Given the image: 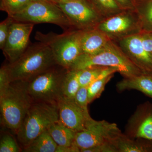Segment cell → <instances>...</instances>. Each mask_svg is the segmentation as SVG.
<instances>
[{"instance_id":"6da1fadb","label":"cell","mask_w":152,"mask_h":152,"mask_svg":"<svg viewBox=\"0 0 152 152\" xmlns=\"http://www.w3.org/2000/svg\"><path fill=\"white\" fill-rule=\"evenodd\" d=\"M5 64L11 82H29L58 64L50 48L45 44L38 42L30 44L16 61Z\"/></svg>"},{"instance_id":"7a4b0ae2","label":"cell","mask_w":152,"mask_h":152,"mask_svg":"<svg viewBox=\"0 0 152 152\" xmlns=\"http://www.w3.org/2000/svg\"><path fill=\"white\" fill-rule=\"evenodd\" d=\"M94 67L115 69L125 78L144 74L126 56L118 45L111 40L102 50L94 55L82 54L69 70H82Z\"/></svg>"},{"instance_id":"3957f363","label":"cell","mask_w":152,"mask_h":152,"mask_svg":"<svg viewBox=\"0 0 152 152\" xmlns=\"http://www.w3.org/2000/svg\"><path fill=\"white\" fill-rule=\"evenodd\" d=\"M28 82H12L0 97L1 122L16 134L34 102L28 91Z\"/></svg>"},{"instance_id":"277c9868","label":"cell","mask_w":152,"mask_h":152,"mask_svg":"<svg viewBox=\"0 0 152 152\" xmlns=\"http://www.w3.org/2000/svg\"><path fill=\"white\" fill-rule=\"evenodd\" d=\"M59 121L58 104L34 102L16 134L20 145L27 146L40 134Z\"/></svg>"},{"instance_id":"5b68a950","label":"cell","mask_w":152,"mask_h":152,"mask_svg":"<svg viewBox=\"0 0 152 152\" xmlns=\"http://www.w3.org/2000/svg\"><path fill=\"white\" fill-rule=\"evenodd\" d=\"M80 33L77 30L66 31L61 34L38 31L35 38L50 48L58 64L69 69L82 54Z\"/></svg>"},{"instance_id":"8992f818","label":"cell","mask_w":152,"mask_h":152,"mask_svg":"<svg viewBox=\"0 0 152 152\" xmlns=\"http://www.w3.org/2000/svg\"><path fill=\"white\" fill-rule=\"evenodd\" d=\"M68 70L56 64L28 82V92L33 102L58 104L63 97L62 87Z\"/></svg>"},{"instance_id":"52a82bcc","label":"cell","mask_w":152,"mask_h":152,"mask_svg":"<svg viewBox=\"0 0 152 152\" xmlns=\"http://www.w3.org/2000/svg\"><path fill=\"white\" fill-rule=\"evenodd\" d=\"M12 18L15 21L21 23L53 24L64 31L75 30L61 9L47 0L31 1L24 10Z\"/></svg>"},{"instance_id":"ba28073f","label":"cell","mask_w":152,"mask_h":152,"mask_svg":"<svg viewBox=\"0 0 152 152\" xmlns=\"http://www.w3.org/2000/svg\"><path fill=\"white\" fill-rule=\"evenodd\" d=\"M122 136L116 124L105 120L96 121L90 118L84 129L76 133L74 143L80 150L105 144H116Z\"/></svg>"},{"instance_id":"9c48e42d","label":"cell","mask_w":152,"mask_h":152,"mask_svg":"<svg viewBox=\"0 0 152 152\" xmlns=\"http://www.w3.org/2000/svg\"><path fill=\"white\" fill-rule=\"evenodd\" d=\"M113 41L142 32L138 17L135 10H126L104 19L96 27Z\"/></svg>"},{"instance_id":"30bf717a","label":"cell","mask_w":152,"mask_h":152,"mask_svg":"<svg viewBox=\"0 0 152 152\" xmlns=\"http://www.w3.org/2000/svg\"><path fill=\"white\" fill-rule=\"evenodd\" d=\"M56 4L65 14L74 29L84 31L94 28L104 20L87 0H75Z\"/></svg>"},{"instance_id":"8fae6325","label":"cell","mask_w":152,"mask_h":152,"mask_svg":"<svg viewBox=\"0 0 152 152\" xmlns=\"http://www.w3.org/2000/svg\"><path fill=\"white\" fill-rule=\"evenodd\" d=\"M34 24L14 21L11 25L2 50L8 63L14 62L30 45V37Z\"/></svg>"},{"instance_id":"7c38bea8","label":"cell","mask_w":152,"mask_h":152,"mask_svg":"<svg viewBox=\"0 0 152 152\" xmlns=\"http://www.w3.org/2000/svg\"><path fill=\"white\" fill-rule=\"evenodd\" d=\"M118 41L123 51L143 73L152 75V54L144 48L141 33Z\"/></svg>"},{"instance_id":"4fadbf2b","label":"cell","mask_w":152,"mask_h":152,"mask_svg":"<svg viewBox=\"0 0 152 152\" xmlns=\"http://www.w3.org/2000/svg\"><path fill=\"white\" fill-rule=\"evenodd\" d=\"M58 104L60 122L77 132L84 129L91 118L88 111L81 107L74 99L62 98Z\"/></svg>"},{"instance_id":"5bb4252c","label":"cell","mask_w":152,"mask_h":152,"mask_svg":"<svg viewBox=\"0 0 152 152\" xmlns=\"http://www.w3.org/2000/svg\"><path fill=\"white\" fill-rule=\"evenodd\" d=\"M80 39L82 54L88 55L97 53L112 40L96 28L81 31Z\"/></svg>"},{"instance_id":"9a60e30c","label":"cell","mask_w":152,"mask_h":152,"mask_svg":"<svg viewBox=\"0 0 152 152\" xmlns=\"http://www.w3.org/2000/svg\"><path fill=\"white\" fill-rule=\"evenodd\" d=\"M120 91L136 90L152 98V75L142 74L132 77L125 78L117 85Z\"/></svg>"},{"instance_id":"2e32d148","label":"cell","mask_w":152,"mask_h":152,"mask_svg":"<svg viewBox=\"0 0 152 152\" xmlns=\"http://www.w3.org/2000/svg\"><path fill=\"white\" fill-rule=\"evenodd\" d=\"M48 130L58 146H69L74 144L77 132L66 126L59 121L52 125Z\"/></svg>"},{"instance_id":"e0dca14e","label":"cell","mask_w":152,"mask_h":152,"mask_svg":"<svg viewBox=\"0 0 152 152\" xmlns=\"http://www.w3.org/2000/svg\"><path fill=\"white\" fill-rule=\"evenodd\" d=\"M58 145L48 130L38 136L28 145L23 148L24 152H56Z\"/></svg>"},{"instance_id":"ac0fdd59","label":"cell","mask_w":152,"mask_h":152,"mask_svg":"<svg viewBox=\"0 0 152 152\" xmlns=\"http://www.w3.org/2000/svg\"><path fill=\"white\" fill-rule=\"evenodd\" d=\"M80 71L79 81L80 87H86L98 79L118 72L114 68L105 67H94Z\"/></svg>"},{"instance_id":"d6986e66","label":"cell","mask_w":152,"mask_h":152,"mask_svg":"<svg viewBox=\"0 0 152 152\" xmlns=\"http://www.w3.org/2000/svg\"><path fill=\"white\" fill-rule=\"evenodd\" d=\"M104 19L126 11L115 0H87Z\"/></svg>"},{"instance_id":"ffe728a7","label":"cell","mask_w":152,"mask_h":152,"mask_svg":"<svg viewBox=\"0 0 152 152\" xmlns=\"http://www.w3.org/2000/svg\"><path fill=\"white\" fill-rule=\"evenodd\" d=\"M80 73V70H68L62 87L63 97L73 99H75L76 93L80 87L79 81Z\"/></svg>"},{"instance_id":"44dd1931","label":"cell","mask_w":152,"mask_h":152,"mask_svg":"<svg viewBox=\"0 0 152 152\" xmlns=\"http://www.w3.org/2000/svg\"><path fill=\"white\" fill-rule=\"evenodd\" d=\"M135 11L142 32L152 33V0H143L141 4L136 6Z\"/></svg>"},{"instance_id":"7402d4cb","label":"cell","mask_w":152,"mask_h":152,"mask_svg":"<svg viewBox=\"0 0 152 152\" xmlns=\"http://www.w3.org/2000/svg\"><path fill=\"white\" fill-rule=\"evenodd\" d=\"M31 1V0H1L0 9L6 12L8 16L12 17L24 10Z\"/></svg>"},{"instance_id":"603a6c76","label":"cell","mask_w":152,"mask_h":152,"mask_svg":"<svg viewBox=\"0 0 152 152\" xmlns=\"http://www.w3.org/2000/svg\"><path fill=\"white\" fill-rule=\"evenodd\" d=\"M113 75L106 76L98 79L88 87V99L89 104L100 96L104 89L106 84L112 79Z\"/></svg>"},{"instance_id":"cb8c5ba5","label":"cell","mask_w":152,"mask_h":152,"mask_svg":"<svg viewBox=\"0 0 152 152\" xmlns=\"http://www.w3.org/2000/svg\"><path fill=\"white\" fill-rule=\"evenodd\" d=\"M20 147L13 136L9 133H4L0 140V152H20Z\"/></svg>"},{"instance_id":"d4e9b609","label":"cell","mask_w":152,"mask_h":152,"mask_svg":"<svg viewBox=\"0 0 152 152\" xmlns=\"http://www.w3.org/2000/svg\"><path fill=\"white\" fill-rule=\"evenodd\" d=\"M117 148L118 152H144L147 151L145 147L139 144L135 143L128 139L124 138L122 136L117 142Z\"/></svg>"},{"instance_id":"484cf974","label":"cell","mask_w":152,"mask_h":152,"mask_svg":"<svg viewBox=\"0 0 152 152\" xmlns=\"http://www.w3.org/2000/svg\"><path fill=\"white\" fill-rule=\"evenodd\" d=\"M136 137L152 140V114L148 115L140 125Z\"/></svg>"},{"instance_id":"4316f807","label":"cell","mask_w":152,"mask_h":152,"mask_svg":"<svg viewBox=\"0 0 152 152\" xmlns=\"http://www.w3.org/2000/svg\"><path fill=\"white\" fill-rule=\"evenodd\" d=\"M14 21L12 17L8 16L0 23V48L1 50L4 48L7 40L10 26Z\"/></svg>"},{"instance_id":"83f0119b","label":"cell","mask_w":152,"mask_h":152,"mask_svg":"<svg viewBox=\"0 0 152 152\" xmlns=\"http://www.w3.org/2000/svg\"><path fill=\"white\" fill-rule=\"evenodd\" d=\"M76 103L86 110L88 111V105L89 104L88 99V87H80L75 96Z\"/></svg>"},{"instance_id":"f1b7e54d","label":"cell","mask_w":152,"mask_h":152,"mask_svg":"<svg viewBox=\"0 0 152 152\" xmlns=\"http://www.w3.org/2000/svg\"><path fill=\"white\" fill-rule=\"evenodd\" d=\"M11 83L8 72L5 64L0 69V97L5 92Z\"/></svg>"},{"instance_id":"f546056e","label":"cell","mask_w":152,"mask_h":152,"mask_svg":"<svg viewBox=\"0 0 152 152\" xmlns=\"http://www.w3.org/2000/svg\"><path fill=\"white\" fill-rule=\"evenodd\" d=\"M82 152H118L117 144H105L83 150Z\"/></svg>"},{"instance_id":"4dcf8cb0","label":"cell","mask_w":152,"mask_h":152,"mask_svg":"<svg viewBox=\"0 0 152 152\" xmlns=\"http://www.w3.org/2000/svg\"><path fill=\"white\" fill-rule=\"evenodd\" d=\"M141 35L144 48L152 54V33L142 32Z\"/></svg>"},{"instance_id":"1f68e13d","label":"cell","mask_w":152,"mask_h":152,"mask_svg":"<svg viewBox=\"0 0 152 152\" xmlns=\"http://www.w3.org/2000/svg\"><path fill=\"white\" fill-rule=\"evenodd\" d=\"M125 10H135L136 3L134 0H115Z\"/></svg>"},{"instance_id":"d6a6232c","label":"cell","mask_w":152,"mask_h":152,"mask_svg":"<svg viewBox=\"0 0 152 152\" xmlns=\"http://www.w3.org/2000/svg\"><path fill=\"white\" fill-rule=\"evenodd\" d=\"M80 150L75 143L72 145L67 147H61L58 146L56 152H79Z\"/></svg>"},{"instance_id":"836d02e7","label":"cell","mask_w":152,"mask_h":152,"mask_svg":"<svg viewBox=\"0 0 152 152\" xmlns=\"http://www.w3.org/2000/svg\"><path fill=\"white\" fill-rule=\"evenodd\" d=\"M55 4H60V3L67 2L71 1H75V0H47Z\"/></svg>"},{"instance_id":"e575fe53","label":"cell","mask_w":152,"mask_h":152,"mask_svg":"<svg viewBox=\"0 0 152 152\" xmlns=\"http://www.w3.org/2000/svg\"><path fill=\"white\" fill-rule=\"evenodd\" d=\"M40 1V0H31L32 1Z\"/></svg>"}]
</instances>
